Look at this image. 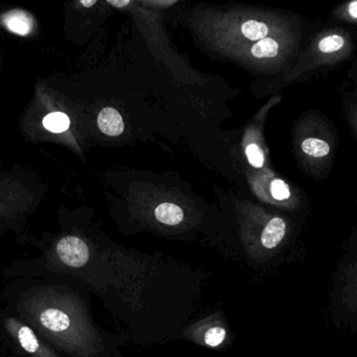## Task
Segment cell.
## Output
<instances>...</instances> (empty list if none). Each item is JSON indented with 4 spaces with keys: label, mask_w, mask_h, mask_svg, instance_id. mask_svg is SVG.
<instances>
[{
    "label": "cell",
    "mask_w": 357,
    "mask_h": 357,
    "mask_svg": "<svg viewBox=\"0 0 357 357\" xmlns=\"http://www.w3.org/2000/svg\"><path fill=\"white\" fill-rule=\"evenodd\" d=\"M6 305L65 357H103L105 342L77 285L41 277L5 281Z\"/></svg>",
    "instance_id": "6da1fadb"
},
{
    "label": "cell",
    "mask_w": 357,
    "mask_h": 357,
    "mask_svg": "<svg viewBox=\"0 0 357 357\" xmlns=\"http://www.w3.org/2000/svg\"><path fill=\"white\" fill-rule=\"evenodd\" d=\"M327 306L332 325L357 336V237L336 263Z\"/></svg>",
    "instance_id": "7a4b0ae2"
},
{
    "label": "cell",
    "mask_w": 357,
    "mask_h": 357,
    "mask_svg": "<svg viewBox=\"0 0 357 357\" xmlns=\"http://www.w3.org/2000/svg\"><path fill=\"white\" fill-rule=\"evenodd\" d=\"M0 351L3 357H65L10 309L0 295Z\"/></svg>",
    "instance_id": "3957f363"
},
{
    "label": "cell",
    "mask_w": 357,
    "mask_h": 357,
    "mask_svg": "<svg viewBox=\"0 0 357 357\" xmlns=\"http://www.w3.org/2000/svg\"><path fill=\"white\" fill-rule=\"evenodd\" d=\"M287 235V224L283 218L274 217L265 224L260 235V246L269 255L278 252Z\"/></svg>",
    "instance_id": "277c9868"
},
{
    "label": "cell",
    "mask_w": 357,
    "mask_h": 357,
    "mask_svg": "<svg viewBox=\"0 0 357 357\" xmlns=\"http://www.w3.org/2000/svg\"><path fill=\"white\" fill-rule=\"evenodd\" d=\"M193 333H197V342L209 348L222 346L227 338V329L220 323L199 324Z\"/></svg>",
    "instance_id": "5b68a950"
},
{
    "label": "cell",
    "mask_w": 357,
    "mask_h": 357,
    "mask_svg": "<svg viewBox=\"0 0 357 357\" xmlns=\"http://www.w3.org/2000/svg\"><path fill=\"white\" fill-rule=\"evenodd\" d=\"M99 129L106 136H117L124 132V124L122 116L114 108L107 107L102 109L97 118Z\"/></svg>",
    "instance_id": "8992f818"
},
{
    "label": "cell",
    "mask_w": 357,
    "mask_h": 357,
    "mask_svg": "<svg viewBox=\"0 0 357 357\" xmlns=\"http://www.w3.org/2000/svg\"><path fill=\"white\" fill-rule=\"evenodd\" d=\"M3 22L11 32L26 36L32 28V20L24 12L15 10L3 16Z\"/></svg>",
    "instance_id": "52a82bcc"
},
{
    "label": "cell",
    "mask_w": 357,
    "mask_h": 357,
    "mask_svg": "<svg viewBox=\"0 0 357 357\" xmlns=\"http://www.w3.org/2000/svg\"><path fill=\"white\" fill-rule=\"evenodd\" d=\"M155 216H156L158 221L171 226H177L184 219V213H183L182 209L173 205V203H169L159 205L156 211H155Z\"/></svg>",
    "instance_id": "ba28073f"
},
{
    "label": "cell",
    "mask_w": 357,
    "mask_h": 357,
    "mask_svg": "<svg viewBox=\"0 0 357 357\" xmlns=\"http://www.w3.org/2000/svg\"><path fill=\"white\" fill-rule=\"evenodd\" d=\"M302 151L308 156L313 158H322L330 153L329 144L326 140L317 138H308L303 140L301 145Z\"/></svg>",
    "instance_id": "9c48e42d"
},
{
    "label": "cell",
    "mask_w": 357,
    "mask_h": 357,
    "mask_svg": "<svg viewBox=\"0 0 357 357\" xmlns=\"http://www.w3.org/2000/svg\"><path fill=\"white\" fill-rule=\"evenodd\" d=\"M43 126L48 131L54 132V134H61V132L66 131L68 129L69 126H70V120L63 112H52V113H50L44 118Z\"/></svg>",
    "instance_id": "30bf717a"
},
{
    "label": "cell",
    "mask_w": 357,
    "mask_h": 357,
    "mask_svg": "<svg viewBox=\"0 0 357 357\" xmlns=\"http://www.w3.org/2000/svg\"><path fill=\"white\" fill-rule=\"evenodd\" d=\"M279 44L272 38H264L257 42L252 48V55L255 58L271 59L278 55Z\"/></svg>",
    "instance_id": "8fae6325"
},
{
    "label": "cell",
    "mask_w": 357,
    "mask_h": 357,
    "mask_svg": "<svg viewBox=\"0 0 357 357\" xmlns=\"http://www.w3.org/2000/svg\"><path fill=\"white\" fill-rule=\"evenodd\" d=\"M242 32L246 38L252 42H260L262 39L267 38L269 34V28L267 24L256 20H249L244 22L242 26Z\"/></svg>",
    "instance_id": "7c38bea8"
},
{
    "label": "cell",
    "mask_w": 357,
    "mask_h": 357,
    "mask_svg": "<svg viewBox=\"0 0 357 357\" xmlns=\"http://www.w3.org/2000/svg\"><path fill=\"white\" fill-rule=\"evenodd\" d=\"M346 42H345L344 37L340 35L332 34L328 35L320 40L318 48H319L320 52L324 53V54H332V53L342 50Z\"/></svg>",
    "instance_id": "4fadbf2b"
},
{
    "label": "cell",
    "mask_w": 357,
    "mask_h": 357,
    "mask_svg": "<svg viewBox=\"0 0 357 357\" xmlns=\"http://www.w3.org/2000/svg\"><path fill=\"white\" fill-rule=\"evenodd\" d=\"M271 193L277 201H287L291 197L289 185L282 179H275L271 185Z\"/></svg>",
    "instance_id": "5bb4252c"
},
{
    "label": "cell",
    "mask_w": 357,
    "mask_h": 357,
    "mask_svg": "<svg viewBox=\"0 0 357 357\" xmlns=\"http://www.w3.org/2000/svg\"><path fill=\"white\" fill-rule=\"evenodd\" d=\"M249 163L255 168H261L264 165V155L256 144H251L246 149Z\"/></svg>",
    "instance_id": "9a60e30c"
},
{
    "label": "cell",
    "mask_w": 357,
    "mask_h": 357,
    "mask_svg": "<svg viewBox=\"0 0 357 357\" xmlns=\"http://www.w3.org/2000/svg\"><path fill=\"white\" fill-rule=\"evenodd\" d=\"M108 3L119 9V8H124L128 6V3H131V1L130 0H108Z\"/></svg>",
    "instance_id": "2e32d148"
},
{
    "label": "cell",
    "mask_w": 357,
    "mask_h": 357,
    "mask_svg": "<svg viewBox=\"0 0 357 357\" xmlns=\"http://www.w3.org/2000/svg\"><path fill=\"white\" fill-rule=\"evenodd\" d=\"M348 13L351 17L357 20V1H353L348 5Z\"/></svg>",
    "instance_id": "e0dca14e"
},
{
    "label": "cell",
    "mask_w": 357,
    "mask_h": 357,
    "mask_svg": "<svg viewBox=\"0 0 357 357\" xmlns=\"http://www.w3.org/2000/svg\"><path fill=\"white\" fill-rule=\"evenodd\" d=\"M97 3V0H90V1H86V0H81V5L85 8H91Z\"/></svg>",
    "instance_id": "ac0fdd59"
},
{
    "label": "cell",
    "mask_w": 357,
    "mask_h": 357,
    "mask_svg": "<svg viewBox=\"0 0 357 357\" xmlns=\"http://www.w3.org/2000/svg\"><path fill=\"white\" fill-rule=\"evenodd\" d=\"M0 357H3V354H1V351H0Z\"/></svg>",
    "instance_id": "d6986e66"
}]
</instances>
